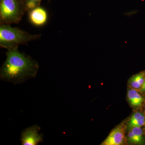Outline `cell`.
I'll use <instances>...</instances> for the list:
<instances>
[{
  "label": "cell",
  "mask_w": 145,
  "mask_h": 145,
  "mask_svg": "<svg viewBox=\"0 0 145 145\" xmlns=\"http://www.w3.org/2000/svg\"><path fill=\"white\" fill-rule=\"evenodd\" d=\"M125 127L121 124L112 131L109 135L102 143L103 145H121L124 144L126 141L125 135Z\"/></svg>",
  "instance_id": "obj_6"
},
{
  "label": "cell",
  "mask_w": 145,
  "mask_h": 145,
  "mask_svg": "<svg viewBox=\"0 0 145 145\" xmlns=\"http://www.w3.org/2000/svg\"><path fill=\"white\" fill-rule=\"evenodd\" d=\"M127 97L128 101L133 106L137 107L142 105L144 98L137 90L130 88L128 91Z\"/></svg>",
  "instance_id": "obj_10"
},
{
  "label": "cell",
  "mask_w": 145,
  "mask_h": 145,
  "mask_svg": "<svg viewBox=\"0 0 145 145\" xmlns=\"http://www.w3.org/2000/svg\"><path fill=\"white\" fill-rule=\"evenodd\" d=\"M25 13L22 0H0V25L18 24Z\"/></svg>",
  "instance_id": "obj_3"
},
{
  "label": "cell",
  "mask_w": 145,
  "mask_h": 145,
  "mask_svg": "<svg viewBox=\"0 0 145 145\" xmlns=\"http://www.w3.org/2000/svg\"><path fill=\"white\" fill-rule=\"evenodd\" d=\"M141 127L133 128L128 133L127 139L130 143L135 144L143 145L145 144L143 131Z\"/></svg>",
  "instance_id": "obj_7"
},
{
  "label": "cell",
  "mask_w": 145,
  "mask_h": 145,
  "mask_svg": "<svg viewBox=\"0 0 145 145\" xmlns=\"http://www.w3.org/2000/svg\"><path fill=\"white\" fill-rule=\"evenodd\" d=\"M127 127L129 129L135 127H142L145 125V115L140 112L134 113L128 121Z\"/></svg>",
  "instance_id": "obj_8"
},
{
  "label": "cell",
  "mask_w": 145,
  "mask_h": 145,
  "mask_svg": "<svg viewBox=\"0 0 145 145\" xmlns=\"http://www.w3.org/2000/svg\"><path fill=\"white\" fill-rule=\"evenodd\" d=\"M40 128L34 125L22 131L21 141L23 145H37L43 142V136L39 133Z\"/></svg>",
  "instance_id": "obj_4"
},
{
  "label": "cell",
  "mask_w": 145,
  "mask_h": 145,
  "mask_svg": "<svg viewBox=\"0 0 145 145\" xmlns=\"http://www.w3.org/2000/svg\"><path fill=\"white\" fill-rule=\"evenodd\" d=\"M27 13L29 10L40 5L42 0H22ZM50 1V0H48Z\"/></svg>",
  "instance_id": "obj_11"
},
{
  "label": "cell",
  "mask_w": 145,
  "mask_h": 145,
  "mask_svg": "<svg viewBox=\"0 0 145 145\" xmlns=\"http://www.w3.org/2000/svg\"><path fill=\"white\" fill-rule=\"evenodd\" d=\"M6 55L0 70L1 80L18 84L36 77L39 65L36 60L20 52L18 48L7 50Z\"/></svg>",
  "instance_id": "obj_1"
},
{
  "label": "cell",
  "mask_w": 145,
  "mask_h": 145,
  "mask_svg": "<svg viewBox=\"0 0 145 145\" xmlns=\"http://www.w3.org/2000/svg\"><path fill=\"white\" fill-rule=\"evenodd\" d=\"M139 91L145 93V81Z\"/></svg>",
  "instance_id": "obj_12"
},
{
  "label": "cell",
  "mask_w": 145,
  "mask_h": 145,
  "mask_svg": "<svg viewBox=\"0 0 145 145\" xmlns=\"http://www.w3.org/2000/svg\"><path fill=\"white\" fill-rule=\"evenodd\" d=\"M27 13L29 22L36 27L44 26L48 21V14L47 11L40 6L31 9Z\"/></svg>",
  "instance_id": "obj_5"
},
{
  "label": "cell",
  "mask_w": 145,
  "mask_h": 145,
  "mask_svg": "<svg viewBox=\"0 0 145 145\" xmlns=\"http://www.w3.org/2000/svg\"><path fill=\"white\" fill-rule=\"evenodd\" d=\"M145 81V71L133 75L129 80L131 88L139 91Z\"/></svg>",
  "instance_id": "obj_9"
},
{
  "label": "cell",
  "mask_w": 145,
  "mask_h": 145,
  "mask_svg": "<svg viewBox=\"0 0 145 145\" xmlns=\"http://www.w3.org/2000/svg\"><path fill=\"white\" fill-rule=\"evenodd\" d=\"M40 37V34H31L10 25H0V46L7 50L18 48L20 45L27 44Z\"/></svg>",
  "instance_id": "obj_2"
}]
</instances>
